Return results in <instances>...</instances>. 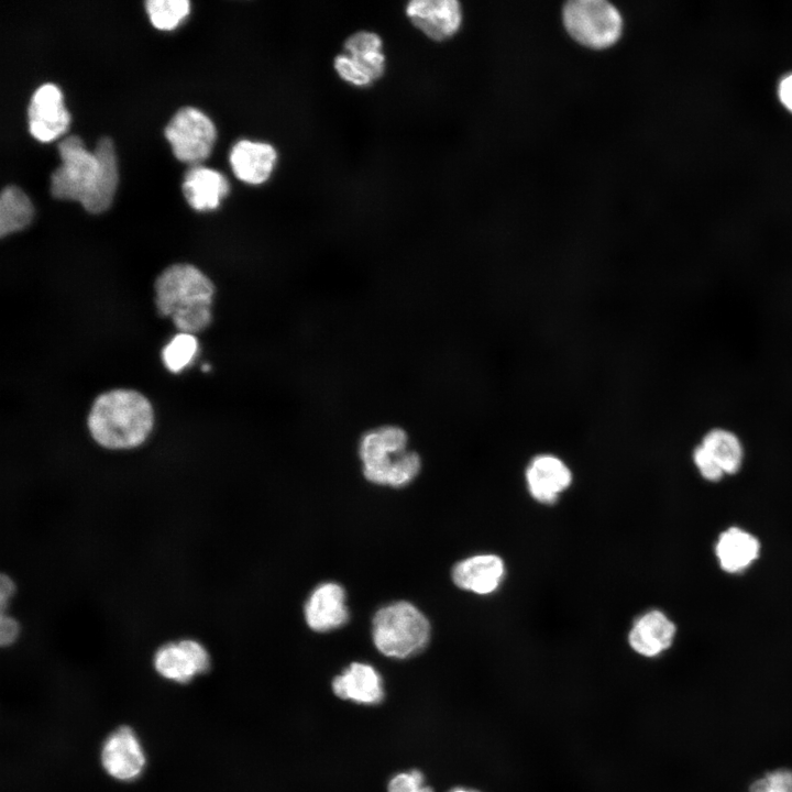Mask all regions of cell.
<instances>
[{
	"label": "cell",
	"mask_w": 792,
	"mask_h": 792,
	"mask_svg": "<svg viewBox=\"0 0 792 792\" xmlns=\"http://www.w3.org/2000/svg\"><path fill=\"white\" fill-rule=\"evenodd\" d=\"M61 165L51 175V195L56 199L76 200L90 213L109 208L118 184L113 144L101 138L95 150H86L82 140L69 135L57 144Z\"/></svg>",
	"instance_id": "1"
},
{
	"label": "cell",
	"mask_w": 792,
	"mask_h": 792,
	"mask_svg": "<svg viewBox=\"0 0 792 792\" xmlns=\"http://www.w3.org/2000/svg\"><path fill=\"white\" fill-rule=\"evenodd\" d=\"M153 409L140 393L116 389L94 403L88 427L92 438L109 449H129L141 444L153 426Z\"/></svg>",
	"instance_id": "2"
},
{
	"label": "cell",
	"mask_w": 792,
	"mask_h": 792,
	"mask_svg": "<svg viewBox=\"0 0 792 792\" xmlns=\"http://www.w3.org/2000/svg\"><path fill=\"white\" fill-rule=\"evenodd\" d=\"M211 280L189 264L166 268L155 283L156 305L162 316H170L184 333L205 329L211 321Z\"/></svg>",
	"instance_id": "3"
},
{
	"label": "cell",
	"mask_w": 792,
	"mask_h": 792,
	"mask_svg": "<svg viewBox=\"0 0 792 792\" xmlns=\"http://www.w3.org/2000/svg\"><path fill=\"white\" fill-rule=\"evenodd\" d=\"M406 432L394 426L366 432L360 441V458L367 481L393 487L409 484L419 473L417 453L406 451Z\"/></svg>",
	"instance_id": "4"
},
{
	"label": "cell",
	"mask_w": 792,
	"mask_h": 792,
	"mask_svg": "<svg viewBox=\"0 0 792 792\" xmlns=\"http://www.w3.org/2000/svg\"><path fill=\"white\" fill-rule=\"evenodd\" d=\"M427 617L411 603L398 601L380 608L372 622L376 649L394 659H407L422 651L430 639Z\"/></svg>",
	"instance_id": "5"
},
{
	"label": "cell",
	"mask_w": 792,
	"mask_h": 792,
	"mask_svg": "<svg viewBox=\"0 0 792 792\" xmlns=\"http://www.w3.org/2000/svg\"><path fill=\"white\" fill-rule=\"evenodd\" d=\"M563 23L572 38L593 50L614 45L623 31L620 13L603 0H573L565 3Z\"/></svg>",
	"instance_id": "6"
},
{
	"label": "cell",
	"mask_w": 792,
	"mask_h": 792,
	"mask_svg": "<svg viewBox=\"0 0 792 792\" xmlns=\"http://www.w3.org/2000/svg\"><path fill=\"white\" fill-rule=\"evenodd\" d=\"M177 160L198 165L211 152L217 131L212 121L193 107L179 109L164 130Z\"/></svg>",
	"instance_id": "7"
},
{
	"label": "cell",
	"mask_w": 792,
	"mask_h": 792,
	"mask_svg": "<svg viewBox=\"0 0 792 792\" xmlns=\"http://www.w3.org/2000/svg\"><path fill=\"white\" fill-rule=\"evenodd\" d=\"M28 120L30 133L41 142H50L67 130L70 117L57 86L44 84L34 91Z\"/></svg>",
	"instance_id": "8"
},
{
	"label": "cell",
	"mask_w": 792,
	"mask_h": 792,
	"mask_svg": "<svg viewBox=\"0 0 792 792\" xmlns=\"http://www.w3.org/2000/svg\"><path fill=\"white\" fill-rule=\"evenodd\" d=\"M154 667L165 679L187 683L209 670L210 658L199 642L186 639L162 646L155 653Z\"/></svg>",
	"instance_id": "9"
},
{
	"label": "cell",
	"mask_w": 792,
	"mask_h": 792,
	"mask_svg": "<svg viewBox=\"0 0 792 792\" xmlns=\"http://www.w3.org/2000/svg\"><path fill=\"white\" fill-rule=\"evenodd\" d=\"M405 11L411 23L433 41L453 36L462 22V9L455 0H413Z\"/></svg>",
	"instance_id": "10"
},
{
	"label": "cell",
	"mask_w": 792,
	"mask_h": 792,
	"mask_svg": "<svg viewBox=\"0 0 792 792\" xmlns=\"http://www.w3.org/2000/svg\"><path fill=\"white\" fill-rule=\"evenodd\" d=\"M101 762L111 777L121 781H131L141 774L145 756L130 727L120 726L106 739Z\"/></svg>",
	"instance_id": "11"
},
{
	"label": "cell",
	"mask_w": 792,
	"mask_h": 792,
	"mask_svg": "<svg viewBox=\"0 0 792 792\" xmlns=\"http://www.w3.org/2000/svg\"><path fill=\"white\" fill-rule=\"evenodd\" d=\"M304 615L310 629L327 632L343 626L349 619L344 588L334 582L319 584L309 595Z\"/></svg>",
	"instance_id": "12"
},
{
	"label": "cell",
	"mask_w": 792,
	"mask_h": 792,
	"mask_svg": "<svg viewBox=\"0 0 792 792\" xmlns=\"http://www.w3.org/2000/svg\"><path fill=\"white\" fill-rule=\"evenodd\" d=\"M714 554L722 571L739 574L760 558L761 542L750 531L730 526L718 535L714 544Z\"/></svg>",
	"instance_id": "13"
},
{
	"label": "cell",
	"mask_w": 792,
	"mask_h": 792,
	"mask_svg": "<svg viewBox=\"0 0 792 792\" xmlns=\"http://www.w3.org/2000/svg\"><path fill=\"white\" fill-rule=\"evenodd\" d=\"M276 148L265 142L240 140L230 151V165L241 182L261 185L268 180L277 163Z\"/></svg>",
	"instance_id": "14"
},
{
	"label": "cell",
	"mask_w": 792,
	"mask_h": 792,
	"mask_svg": "<svg viewBox=\"0 0 792 792\" xmlns=\"http://www.w3.org/2000/svg\"><path fill=\"white\" fill-rule=\"evenodd\" d=\"M333 693L344 701L361 705H375L385 696L380 672L371 664L352 662L332 680Z\"/></svg>",
	"instance_id": "15"
},
{
	"label": "cell",
	"mask_w": 792,
	"mask_h": 792,
	"mask_svg": "<svg viewBox=\"0 0 792 792\" xmlns=\"http://www.w3.org/2000/svg\"><path fill=\"white\" fill-rule=\"evenodd\" d=\"M676 636V626L662 610L642 614L628 634L631 649L646 658H654L668 650Z\"/></svg>",
	"instance_id": "16"
},
{
	"label": "cell",
	"mask_w": 792,
	"mask_h": 792,
	"mask_svg": "<svg viewBox=\"0 0 792 792\" xmlns=\"http://www.w3.org/2000/svg\"><path fill=\"white\" fill-rule=\"evenodd\" d=\"M526 481L529 493L536 501L550 504L570 486L572 473L558 457L540 454L527 466Z\"/></svg>",
	"instance_id": "17"
},
{
	"label": "cell",
	"mask_w": 792,
	"mask_h": 792,
	"mask_svg": "<svg viewBox=\"0 0 792 792\" xmlns=\"http://www.w3.org/2000/svg\"><path fill=\"white\" fill-rule=\"evenodd\" d=\"M505 573L503 560L495 554H477L458 562L452 569L454 584L485 595L494 592Z\"/></svg>",
	"instance_id": "18"
},
{
	"label": "cell",
	"mask_w": 792,
	"mask_h": 792,
	"mask_svg": "<svg viewBox=\"0 0 792 792\" xmlns=\"http://www.w3.org/2000/svg\"><path fill=\"white\" fill-rule=\"evenodd\" d=\"M229 183L224 175L195 165L184 175L183 193L191 208L204 211L216 209L228 195Z\"/></svg>",
	"instance_id": "19"
},
{
	"label": "cell",
	"mask_w": 792,
	"mask_h": 792,
	"mask_svg": "<svg viewBox=\"0 0 792 792\" xmlns=\"http://www.w3.org/2000/svg\"><path fill=\"white\" fill-rule=\"evenodd\" d=\"M343 53L373 81L378 80L386 69L381 36L371 31H359L343 44Z\"/></svg>",
	"instance_id": "20"
},
{
	"label": "cell",
	"mask_w": 792,
	"mask_h": 792,
	"mask_svg": "<svg viewBox=\"0 0 792 792\" xmlns=\"http://www.w3.org/2000/svg\"><path fill=\"white\" fill-rule=\"evenodd\" d=\"M726 476L737 474L744 464L745 450L740 439L733 431L714 428L700 442Z\"/></svg>",
	"instance_id": "21"
},
{
	"label": "cell",
	"mask_w": 792,
	"mask_h": 792,
	"mask_svg": "<svg viewBox=\"0 0 792 792\" xmlns=\"http://www.w3.org/2000/svg\"><path fill=\"white\" fill-rule=\"evenodd\" d=\"M33 206L29 197L16 186H6L0 196V235L22 230L32 220Z\"/></svg>",
	"instance_id": "22"
},
{
	"label": "cell",
	"mask_w": 792,
	"mask_h": 792,
	"mask_svg": "<svg viewBox=\"0 0 792 792\" xmlns=\"http://www.w3.org/2000/svg\"><path fill=\"white\" fill-rule=\"evenodd\" d=\"M145 8L152 24L158 30H172L188 14L187 0H147Z\"/></svg>",
	"instance_id": "23"
},
{
	"label": "cell",
	"mask_w": 792,
	"mask_h": 792,
	"mask_svg": "<svg viewBox=\"0 0 792 792\" xmlns=\"http://www.w3.org/2000/svg\"><path fill=\"white\" fill-rule=\"evenodd\" d=\"M197 339L190 333L175 336L162 352L166 367L176 373L187 366L197 352Z\"/></svg>",
	"instance_id": "24"
},
{
	"label": "cell",
	"mask_w": 792,
	"mask_h": 792,
	"mask_svg": "<svg viewBox=\"0 0 792 792\" xmlns=\"http://www.w3.org/2000/svg\"><path fill=\"white\" fill-rule=\"evenodd\" d=\"M749 792H792V770L777 769L754 781Z\"/></svg>",
	"instance_id": "25"
},
{
	"label": "cell",
	"mask_w": 792,
	"mask_h": 792,
	"mask_svg": "<svg viewBox=\"0 0 792 792\" xmlns=\"http://www.w3.org/2000/svg\"><path fill=\"white\" fill-rule=\"evenodd\" d=\"M387 792H433L425 776L417 769L394 774L387 783Z\"/></svg>",
	"instance_id": "26"
},
{
	"label": "cell",
	"mask_w": 792,
	"mask_h": 792,
	"mask_svg": "<svg viewBox=\"0 0 792 792\" xmlns=\"http://www.w3.org/2000/svg\"><path fill=\"white\" fill-rule=\"evenodd\" d=\"M692 461L700 476L708 483H718L726 477L723 470L701 443L693 449Z\"/></svg>",
	"instance_id": "27"
},
{
	"label": "cell",
	"mask_w": 792,
	"mask_h": 792,
	"mask_svg": "<svg viewBox=\"0 0 792 792\" xmlns=\"http://www.w3.org/2000/svg\"><path fill=\"white\" fill-rule=\"evenodd\" d=\"M333 66L341 79H343L350 85L356 87H367L374 82L344 53L338 54L336 56L333 61Z\"/></svg>",
	"instance_id": "28"
},
{
	"label": "cell",
	"mask_w": 792,
	"mask_h": 792,
	"mask_svg": "<svg viewBox=\"0 0 792 792\" xmlns=\"http://www.w3.org/2000/svg\"><path fill=\"white\" fill-rule=\"evenodd\" d=\"M19 634L18 623L4 614L0 616V644L6 647L13 644Z\"/></svg>",
	"instance_id": "29"
},
{
	"label": "cell",
	"mask_w": 792,
	"mask_h": 792,
	"mask_svg": "<svg viewBox=\"0 0 792 792\" xmlns=\"http://www.w3.org/2000/svg\"><path fill=\"white\" fill-rule=\"evenodd\" d=\"M14 593V584L12 580L7 576L6 574L1 575V582H0V607H1V614H4L6 605L9 598Z\"/></svg>",
	"instance_id": "30"
},
{
	"label": "cell",
	"mask_w": 792,
	"mask_h": 792,
	"mask_svg": "<svg viewBox=\"0 0 792 792\" xmlns=\"http://www.w3.org/2000/svg\"><path fill=\"white\" fill-rule=\"evenodd\" d=\"M779 95L782 103L792 111V75L782 80Z\"/></svg>",
	"instance_id": "31"
},
{
	"label": "cell",
	"mask_w": 792,
	"mask_h": 792,
	"mask_svg": "<svg viewBox=\"0 0 792 792\" xmlns=\"http://www.w3.org/2000/svg\"><path fill=\"white\" fill-rule=\"evenodd\" d=\"M449 792H480L475 789L465 788V787H457L451 789Z\"/></svg>",
	"instance_id": "32"
}]
</instances>
